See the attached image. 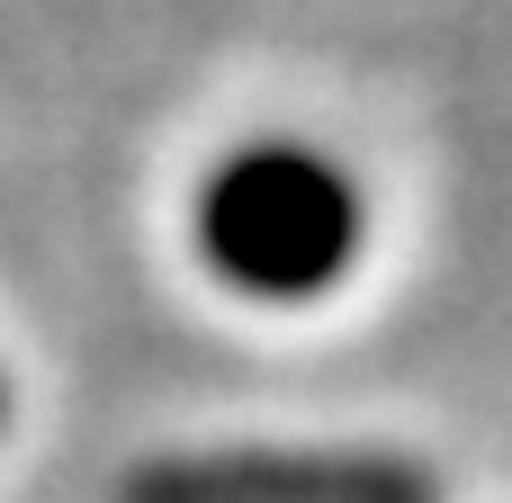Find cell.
<instances>
[{
	"label": "cell",
	"mask_w": 512,
	"mask_h": 503,
	"mask_svg": "<svg viewBox=\"0 0 512 503\" xmlns=\"http://www.w3.org/2000/svg\"><path fill=\"white\" fill-rule=\"evenodd\" d=\"M198 243L207 261L252 288V297H306L333 288L351 243H360V198L351 171L306 153V144H252L234 153L207 198H198Z\"/></svg>",
	"instance_id": "1"
}]
</instances>
